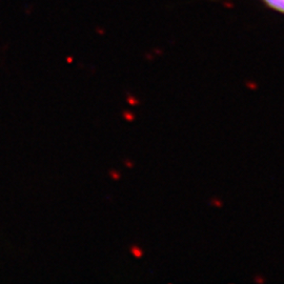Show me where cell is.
I'll list each match as a JSON object with an SVG mask.
<instances>
[{
    "label": "cell",
    "instance_id": "4",
    "mask_svg": "<svg viewBox=\"0 0 284 284\" xmlns=\"http://www.w3.org/2000/svg\"><path fill=\"white\" fill-rule=\"evenodd\" d=\"M122 115H123V118H124L126 121H129V122H132V121H134V119H135V115H134L132 112L124 111Z\"/></svg>",
    "mask_w": 284,
    "mask_h": 284
},
{
    "label": "cell",
    "instance_id": "8",
    "mask_svg": "<svg viewBox=\"0 0 284 284\" xmlns=\"http://www.w3.org/2000/svg\"><path fill=\"white\" fill-rule=\"evenodd\" d=\"M111 176H112V178H114L115 180H118L119 178H120V174L118 173V171H111Z\"/></svg>",
    "mask_w": 284,
    "mask_h": 284
},
{
    "label": "cell",
    "instance_id": "6",
    "mask_svg": "<svg viewBox=\"0 0 284 284\" xmlns=\"http://www.w3.org/2000/svg\"><path fill=\"white\" fill-rule=\"evenodd\" d=\"M254 281L256 283H258V284H262V283H264L266 281V279L264 278L263 276H260V275H257V276H255L254 277Z\"/></svg>",
    "mask_w": 284,
    "mask_h": 284
},
{
    "label": "cell",
    "instance_id": "9",
    "mask_svg": "<svg viewBox=\"0 0 284 284\" xmlns=\"http://www.w3.org/2000/svg\"><path fill=\"white\" fill-rule=\"evenodd\" d=\"M125 164L127 165V167H133V166H134V163H133V162H132V161H129V160H126V161H125Z\"/></svg>",
    "mask_w": 284,
    "mask_h": 284
},
{
    "label": "cell",
    "instance_id": "2",
    "mask_svg": "<svg viewBox=\"0 0 284 284\" xmlns=\"http://www.w3.org/2000/svg\"><path fill=\"white\" fill-rule=\"evenodd\" d=\"M131 253L133 254V256L137 259H141L143 256V250L137 245L131 246Z\"/></svg>",
    "mask_w": 284,
    "mask_h": 284
},
{
    "label": "cell",
    "instance_id": "5",
    "mask_svg": "<svg viewBox=\"0 0 284 284\" xmlns=\"http://www.w3.org/2000/svg\"><path fill=\"white\" fill-rule=\"evenodd\" d=\"M127 102H129L131 105H133V106H135V105L139 104L140 101L138 100L137 98H135L133 95H129V96H127Z\"/></svg>",
    "mask_w": 284,
    "mask_h": 284
},
{
    "label": "cell",
    "instance_id": "1",
    "mask_svg": "<svg viewBox=\"0 0 284 284\" xmlns=\"http://www.w3.org/2000/svg\"><path fill=\"white\" fill-rule=\"evenodd\" d=\"M270 8L284 13V0H264Z\"/></svg>",
    "mask_w": 284,
    "mask_h": 284
},
{
    "label": "cell",
    "instance_id": "3",
    "mask_svg": "<svg viewBox=\"0 0 284 284\" xmlns=\"http://www.w3.org/2000/svg\"><path fill=\"white\" fill-rule=\"evenodd\" d=\"M210 204L212 206L216 208H221L222 206H223V201H222L221 199H219V198H212L210 201Z\"/></svg>",
    "mask_w": 284,
    "mask_h": 284
},
{
    "label": "cell",
    "instance_id": "7",
    "mask_svg": "<svg viewBox=\"0 0 284 284\" xmlns=\"http://www.w3.org/2000/svg\"><path fill=\"white\" fill-rule=\"evenodd\" d=\"M246 87H248L250 90H252V91H255V90H257L258 89V85L256 84V83H254V82H248V83H246Z\"/></svg>",
    "mask_w": 284,
    "mask_h": 284
}]
</instances>
